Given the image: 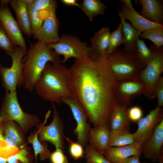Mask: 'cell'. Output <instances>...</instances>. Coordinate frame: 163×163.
Returning <instances> with one entry per match:
<instances>
[{"label": "cell", "instance_id": "cell-1", "mask_svg": "<svg viewBox=\"0 0 163 163\" xmlns=\"http://www.w3.org/2000/svg\"><path fill=\"white\" fill-rule=\"evenodd\" d=\"M68 75L73 97L94 127H109L117 104L114 94L117 80L106 55L92 45L88 46L82 58L75 59Z\"/></svg>", "mask_w": 163, "mask_h": 163}, {"label": "cell", "instance_id": "cell-2", "mask_svg": "<svg viewBox=\"0 0 163 163\" xmlns=\"http://www.w3.org/2000/svg\"><path fill=\"white\" fill-rule=\"evenodd\" d=\"M66 67L60 62L47 63L34 91L43 100L60 105L63 99L73 97Z\"/></svg>", "mask_w": 163, "mask_h": 163}, {"label": "cell", "instance_id": "cell-3", "mask_svg": "<svg viewBox=\"0 0 163 163\" xmlns=\"http://www.w3.org/2000/svg\"><path fill=\"white\" fill-rule=\"evenodd\" d=\"M49 62L52 64L60 62L59 55L43 43L39 41L30 43L27 53L22 59L25 90L30 93L34 91L36 83Z\"/></svg>", "mask_w": 163, "mask_h": 163}, {"label": "cell", "instance_id": "cell-4", "mask_svg": "<svg viewBox=\"0 0 163 163\" xmlns=\"http://www.w3.org/2000/svg\"><path fill=\"white\" fill-rule=\"evenodd\" d=\"M117 80H139L145 67L135 53L117 48L106 55Z\"/></svg>", "mask_w": 163, "mask_h": 163}, {"label": "cell", "instance_id": "cell-5", "mask_svg": "<svg viewBox=\"0 0 163 163\" xmlns=\"http://www.w3.org/2000/svg\"><path fill=\"white\" fill-rule=\"evenodd\" d=\"M0 117L5 122H16L25 133L40 122L37 115L23 111L18 102L16 91H5L0 107Z\"/></svg>", "mask_w": 163, "mask_h": 163}, {"label": "cell", "instance_id": "cell-6", "mask_svg": "<svg viewBox=\"0 0 163 163\" xmlns=\"http://www.w3.org/2000/svg\"><path fill=\"white\" fill-rule=\"evenodd\" d=\"M27 53V51L17 46H15L12 52L5 53L12 60L10 68L5 67L0 63V77L2 86L5 91L13 92L16 91L17 88L24 86L22 59Z\"/></svg>", "mask_w": 163, "mask_h": 163}, {"label": "cell", "instance_id": "cell-7", "mask_svg": "<svg viewBox=\"0 0 163 163\" xmlns=\"http://www.w3.org/2000/svg\"><path fill=\"white\" fill-rule=\"evenodd\" d=\"M150 47L152 51L153 56L142 72L140 80L145 87L144 94L151 100L155 98V88L163 71V47L156 48L152 45Z\"/></svg>", "mask_w": 163, "mask_h": 163}, {"label": "cell", "instance_id": "cell-8", "mask_svg": "<svg viewBox=\"0 0 163 163\" xmlns=\"http://www.w3.org/2000/svg\"><path fill=\"white\" fill-rule=\"evenodd\" d=\"M52 106L53 115L51 123L47 126H44V124H37L36 125L38 139L41 142H48L50 143L55 146L56 148L60 149L64 153V125L55 103H52Z\"/></svg>", "mask_w": 163, "mask_h": 163}, {"label": "cell", "instance_id": "cell-9", "mask_svg": "<svg viewBox=\"0 0 163 163\" xmlns=\"http://www.w3.org/2000/svg\"><path fill=\"white\" fill-rule=\"evenodd\" d=\"M47 46L59 56H64L63 59L60 62L62 63H65L70 58H82L88 47L86 42L82 41L77 37L66 34L62 35L58 42Z\"/></svg>", "mask_w": 163, "mask_h": 163}, {"label": "cell", "instance_id": "cell-10", "mask_svg": "<svg viewBox=\"0 0 163 163\" xmlns=\"http://www.w3.org/2000/svg\"><path fill=\"white\" fill-rule=\"evenodd\" d=\"M145 87L141 80H117L114 94L117 104L128 107L135 99L144 94Z\"/></svg>", "mask_w": 163, "mask_h": 163}, {"label": "cell", "instance_id": "cell-11", "mask_svg": "<svg viewBox=\"0 0 163 163\" xmlns=\"http://www.w3.org/2000/svg\"><path fill=\"white\" fill-rule=\"evenodd\" d=\"M62 102L70 107L77 123L73 129L77 136V142L83 147L88 145V137L90 129L88 123V117L77 101L74 97L63 99Z\"/></svg>", "mask_w": 163, "mask_h": 163}, {"label": "cell", "instance_id": "cell-12", "mask_svg": "<svg viewBox=\"0 0 163 163\" xmlns=\"http://www.w3.org/2000/svg\"><path fill=\"white\" fill-rule=\"evenodd\" d=\"M163 110L161 107H156L150 111L145 117L137 122V130L132 134L136 142L142 145L152 135L156 125L163 119Z\"/></svg>", "mask_w": 163, "mask_h": 163}, {"label": "cell", "instance_id": "cell-13", "mask_svg": "<svg viewBox=\"0 0 163 163\" xmlns=\"http://www.w3.org/2000/svg\"><path fill=\"white\" fill-rule=\"evenodd\" d=\"M0 25L15 46L27 50L25 40L8 6H0Z\"/></svg>", "mask_w": 163, "mask_h": 163}, {"label": "cell", "instance_id": "cell-14", "mask_svg": "<svg viewBox=\"0 0 163 163\" xmlns=\"http://www.w3.org/2000/svg\"><path fill=\"white\" fill-rule=\"evenodd\" d=\"M56 9L52 10L50 15L44 21L41 26L32 35L34 39L46 45L56 43L60 39L58 34L59 22L56 16Z\"/></svg>", "mask_w": 163, "mask_h": 163}, {"label": "cell", "instance_id": "cell-15", "mask_svg": "<svg viewBox=\"0 0 163 163\" xmlns=\"http://www.w3.org/2000/svg\"><path fill=\"white\" fill-rule=\"evenodd\" d=\"M163 145V119L156 125L151 137L142 145L145 158L150 159L153 162H157Z\"/></svg>", "mask_w": 163, "mask_h": 163}, {"label": "cell", "instance_id": "cell-16", "mask_svg": "<svg viewBox=\"0 0 163 163\" xmlns=\"http://www.w3.org/2000/svg\"><path fill=\"white\" fill-rule=\"evenodd\" d=\"M142 145L136 142L119 147H108L104 155L112 163H122L126 158L135 155H141Z\"/></svg>", "mask_w": 163, "mask_h": 163}, {"label": "cell", "instance_id": "cell-17", "mask_svg": "<svg viewBox=\"0 0 163 163\" xmlns=\"http://www.w3.org/2000/svg\"><path fill=\"white\" fill-rule=\"evenodd\" d=\"M120 9L118 8V16L127 19L131 22L132 26L137 30L142 33L145 30L161 27L162 24L149 21L141 16L135 10H131L123 4Z\"/></svg>", "mask_w": 163, "mask_h": 163}, {"label": "cell", "instance_id": "cell-18", "mask_svg": "<svg viewBox=\"0 0 163 163\" xmlns=\"http://www.w3.org/2000/svg\"><path fill=\"white\" fill-rule=\"evenodd\" d=\"M142 6L140 14L152 22L162 24L163 21V1L160 0H139Z\"/></svg>", "mask_w": 163, "mask_h": 163}, {"label": "cell", "instance_id": "cell-19", "mask_svg": "<svg viewBox=\"0 0 163 163\" xmlns=\"http://www.w3.org/2000/svg\"><path fill=\"white\" fill-rule=\"evenodd\" d=\"M10 3L15 12L17 21L22 34L30 38L33 34L27 5L23 0H11Z\"/></svg>", "mask_w": 163, "mask_h": 163}, {"label": "cell", "instance_id": "cell-20", "mask_svg": "<svg viewBox=\"0 0 163 163\" xmlns=\"http://www.w3.org/2000/svg\"><path fill=\"white\" fill-rule=\"evenodd\" d=\"M110 129L108 126L91 128L88 137L89 144L97 151L104 155L109 147Z\"/></svg>", "mask_w": 163, "mask_h": 163}, {"label": "cell", "instance_id": "cell-21", "mask_svg": "<svg viewBox=\"0 0 163 163\" xmlns=\"http://www.w3.org/2000/svg\"><path fill=\"white\" fill-rule=\"evenodd\" d=\"M128 107L117 104L111 114L109 128L110 130L129 131L130 120Z\"/></svg>", "mask_w": 163, "mask_h": 163}, {"label": "cell", "instance_id": "cell-22", "mask_svg": "<svg viewBox=\"0 0 163 163\" xmlns=\"http://www.w3.org/2000/svg\"><path fill=\"white\" fill-rule=\"evenodd\" d=\"M122 24V33L124 40V49L135 53V44L142 32L135 28L125 19L120 16Z\"/></svg>", "mask_w": 163, "mask_h": 163}, {"label": "cell", "instance_id": "cell-23", "mask_svg": "<svg viewBox=\"0 0 163 163\" xmlns=\"http://www.w3.org/2000/svg\"><path fill=\"white\" fill-rule=\"evenodd\" d=\"M79 8L92 21L94 18L99 15H104L106 6L99 0H83L78 3Z\"/></svg>", "mask_w": 163, "mask_h": 163}, {"label": "cell", "instance_id": "cell-24", "mask_svg": "<svg viewBox=\"0 0 163 163\" xmlns=\"http://www.w3.org/2000/svg\"><path fill=\"white\" fill-rule=\"evenodd\" d=\"M136 142L132 134L128 130H110L109 147H119Z\"/></svg>", "mask_w": 163, "mask_h": 163}, {"label": "cell", "instance_id": "cell-25", "mask_svg": "<svg viewBox=\"0 0 163 163\" xmlns=\"http://www.w3.org/2000/svg\"><path fill=\"white\" fill-rule=\"evenodd\" d=\"M27 140L33 146L36 160L38 154L41 161L49 158L51 153L48 148L47 143L45 142L42 144L40 142L37 132L30 135L27 137Z\"/></svg>", "mask_w": 163, "mask_h": 163}, {"label": "cell", "instance_id": "cell-26", "mask_svg": "<svg viewBox=\"0 0 163 163\" xmlns=\"http://www.w3.org/2000/svg\"><path fill=\"white\" fill-rule=\"evenodd\" d=\"M110 33L108 27H102L91 38V45L105 54L108 46Z\"/></svg>", "mask_w": 163, "mask_h": 163}, {"label": "cell", "instance_id": "cell-27", "mask_svg": "<svg viewBox=\"0 0 163 163\" xmlns=\"http://www.w3.org/2000/svg\"><path fill=\"white\" fill-rule=\"evenodd\" d=\"M135 53L145 68L153 56L150 48L148 47L144 41L139 38L136 43Z\"/></svg>", "mask_w": 163, "mask_h": 163}, {"label": "cell", "instance_id": "cell-28", "mask_svg": "<svg viewBox=\"0 0 163 163\" xmlns=\"http://www.w3.org/2000/svg\"><path fill=\"white\" fill-rule=\"evenodd\" d=\"M140 39H146L152 41L156 48L163 45V26L144 31L140 35Z\"/></svg>", "mask_w": 163, "mask_h": 163}, {"label": "cell", "instance_id": "cell-29", "mask_svg": "<svg viewBox=\"0 0 163 163\" xmlns=\"http://www.w3.org/2000/svg\"><path fill=\"white\" fill-rule=\"evenodd\" d=\"M124 43V40L122 33V24L120 22L117 28L110 33L108 46L105 54L107 55L111 53Z\"/></svg>", "mask_w": 163, "mask_h": 163}, {"label": "cell", "instance_id": "cell-30", "mask_svg": "<svg viewBox=\"0 0 163 163\" xmlns=\"http://www.w3.org/2000/svg\"><path fill=\"white\" fill-rule=\"evenodd\" d=\"M84 154L86 163H112L89 144L86 147Z\"/></svg>", "mask_w": 163, "mask_h": 163}, {"label": "cell", "instance_id": "cell-31", "mask_svg": "<svg viewBox=\"0 0 163 163\" xmlns=\"http://www.w3.org/2000/svg\"><path fill=\"white\" fill-rule=\"evenodd\" d=\"M15 125L14 121L5 122L3 126V133L5 136L11 139L20 147L23 145L22 140Z\"/></svg>", "mask_w": 163, "mask_h": 163}, {"label": "cell", "instance_id": "cell-32", "mask_svg": "<svg viewBox=\"0 0 163 163\" xmlns=\"http://www.w3.org/2000/svg\"><path fill=\"white\" fill-rule=\"evenodd\" d=\"M19 148L16 147L5 139L3 135H0V157L7 159L17 153Z\"/></svg>", "mask_w": 163, "mask_h": 163}, {"label": "cell", "instance_id": "cell-33", "mask_svg": "<svg viewBox=\"0 0 163 163\" xmlns=\"http://www.w3.org/2000/svg\"><path fill=\"white\" fill-rule=\"evenodd\" d=\"M33 158L25 148L19 149L7 160V163H33Z\"/></svg>", "mask_w": 163, "mask_h": 163}, {"label": "cell", "instance_id": "cell-34", "mask_svg": "<svg viewBox=\"0 0 163 163\" xmlns=\"http://www.w3.org/2000/svg\"><path fill=\"white\" fill-rule=\"evenodd\" d=\"M34 1L32 3L27 5L29 19L33 34L40 28L43 22L38 15L37 11L34 5Z\"/></svg>", "mask_w": 163, "mask_h": 163}, {"label": "cell", "instance_id": "cell-35", "mask_svg": "<svg viewBox=\"0 0 163 163\" xmlns=\"http://www.w3.org/2000/svg\"><path fill=\"white\" fill-rule=\"evenodd\" d=\"M65 137L69 143V151L71 156L75 160L83 158L84 151L82 146L78 142H74L69 138L66 136Z\"/></svg>", "mask_w": 163, "mask_h": 163}, {"label": "cell", "instance_id": "cell-36", "mask_svg": "<svg viewBox=\"0 0 163 163\" xmlns=\"http://www.w3.org/2000/svg\"><path fill=\"white\" fill-rule=\"evenodd\" d=\"M15 46L0 25V49L5 50V53L10 52L14 50Z\"/></svg>", "mask_w": 163, "mask_h": 163}, {"label": "cell", "instance_id": "cell-37", "mask_svg": "<svg viewBox=\"0 0 163 163\" xmlns=\"http://www.w3.org/2000/svg\"><path fill=\"white\" fill-rule=\"evenodd\" d=\"M34 7L37 11L56 8L57 2L54 0H34Z\"/></svg>", "mask_w": 163, "mask_h": 163}, {"label": "cell", "instance_id": "cell-38", "mask_svg": "<svg viewBox=\"0 0 163 163\" xmlns=\"http://www.w3.org/2000/svg\"><path fill=\"white\" fill-rule=\"evenodd\" d=\"M154 96L157 99V107L163 106V78L160 76L155 86L154 91Z\"/></svg>", "mask_w": 163, "mask_h": 163}, {"label": "cell", "instance_id": "cell-39", "mask_svg": "<svg viewBox=\"0 0 163 163\" xmlns=\"http://www.w3.org/2000/svg\"><path fill=\"white\" fill-rule=\"evenodd\" d=\"M55 150L51 153L49 159L51 163H69L67 157L59 148H56Z\"/></svg>", "mask_w": 163, "mask_h": 163}, {"label": "cell", "instance_id": "cell-40", "mask_svg": "<svg viewBox=\"0 0 163 163\" xmlns=\"http://www.w3.org/2000/svg\"><path fill=\"white\" fill-rule=\"evenodd\" d=\"M128 115L130 121L137 122L142 118L143 111L140 107L135 106L128 108Z\"/></svg>", "mask_w": 163, "mask_h": 163}, {"label": "cell", "instance_id": "cell-41", "mask_svg": "<svg viewBox=\"0 0 163 163\" xmlns=\"http://www.w3.org/2000/svg\"><path fill=\"white\" fill-rule=\"evenodd\" d=\"M140 156L139 155L131 156L126 159L122 163H141L139 161Z\"/></svg>", "mask_w": 163, "mask_h": 163}, {"label": "cell", "instance_id": "cell-42", "mask_svg": "<svg viewBox=\"0 0 163 163\" xmlns=\"http://www.w3.org/2000/svg\"><path fill=\"white\" fill-rule=\"evenodd\" d=\"M120 2L124 5L127 8L131 10H134V8L131 1L130 0H121Z\"/></svg>", "mask_w": 163, "mask_h": 163}, {"label": "cell", "instance_id": "cell-43", "mask_svg": "<svg viewBox=\"0 0 163 163\" xmlns=\"http://www.w3.org/2000/svg\"><path fill=\"white\" fill-rule=\"evenodd\" d=\"M61 2L64 4L67 5L75 6L79 8L78 3L76 0H62Z\"/></svg>", "mask_w": 163, "mask_h": 163}, {"label": "cell", "instance_id": "cell-44", "mask_svg": "<svg viewBox=\"0 0 163 163\" xmlns=\"http://www.w3.org/2000/svg\"><path fill=\"white\" fill-rule=\"evenodd\" d=\"M5 122V121L2 118L0 117V135H3V128Z\"/></svg>", "mask_w": 163, "mask_h": 163}, {"label": "cell", "instance_id": "cell-45", "mask_svg": "<svg viewBox=\"0 0 163 163\" xmlns=\"http://www.w3.org/2000/svg\"><path fill=\"white\" fill-rule=\"evenodd\" d=\"M11 0H2L1 1L0 6H8Z\"/></svg>", "mask_w": 163, "mask_h": 163}, {"label": "cell", "instance_id": "cell-46", "mask_svg": "<svg viewBox=\"0 0 163 163\" xmlns=\"http://www.w3.org/2000/svg\"><path fill=\"white\" fill-rule=\"evenodd\" d=\"M163 149L161 151L158 158V161L160 163H163Z\"/></svg>", "mask_w": 163, "mask_h": 163}, {"label": "cell", "instance_id": "cell-47", "mask_svg": "<svg viewBox=\"0 0 163 163\" xmlns=\"http://www.w3.org/2000/svg\"><path fill=\"white\" fill-rule=\"evenodd\" d=\"M27 5L33 3L34 0H23Z\"/></svg>", "mask_w": 163, "mask_h": 163}, {"label": "cell", "instance_id": "cell-48", "mask_svg": "<svg viewBox=\"0 0 163 163\" xmlns=\"http://www.w3.org/2000/svg\"><path fill=\"white\" fill-rule=\"evenodd\" d=\"M0 163H7V159L0 157Z\"/></svg>", "mask_w": 163, "mask_h": 163}]
</instances>
